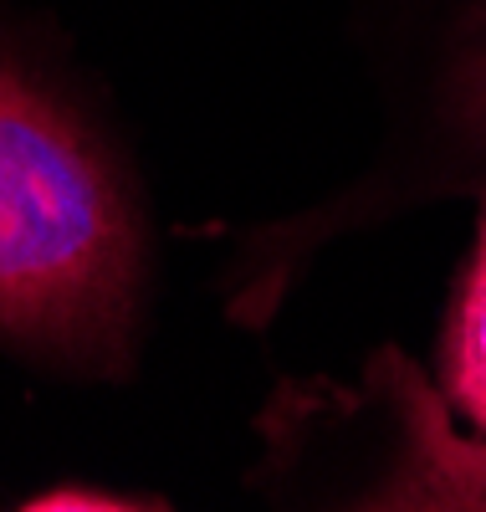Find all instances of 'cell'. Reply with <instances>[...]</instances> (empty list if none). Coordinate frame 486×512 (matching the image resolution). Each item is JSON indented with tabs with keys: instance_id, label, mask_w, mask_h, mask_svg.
I'll return each mask as SVG.
<instances>
[{
	"instance_id": "cell-1",
	"label": "cell",
	"mask_w": 486,
	"mask_h": 512,
	"mask_svg": "<svg viewBox=\"0 0 486 512\" xmlns=\"http://www.w3.org/2000/svg\"><path fill=\"white\" fill-rule=\"evenodd\" d=\"M144 231L87 118L0 52V344L77 374L134 349Z\"/></svg>"
},
{
	"instance_id": "cell-2",
	"label": "cell",
	"mask_w": 486,
	"mask_h": 512,
	"mask_svg": "<svg viewBox=\"0 0 486 512\" xmlns=\"http://www.w3.org/2000/svg\"><path fill=\"white\" fill-rule=\"evenodd\" d=\"M466 169H486V0H476L461 26L456 62L440 93V180H461Z\"/></svg>"
},
{
	"instance_id": "cell-3",
	"label": "cell",
	"mask_w": 486,
	"mask_h": 512,
	"mask_svg": "<svg viewBox=\"0 0 486 512\" xmlns=\"http://www.w3.org/2000/svg\"><path fill=\"white\" fill-rule=\"evenodd\" d=\"M446 400L486 436V216L446 328Z\"/></svg>"
},
{
	"instance_id": "cell-4",
	"label": "cell",
	"mask_w": 486,
	"mask_h": 512,
	"mask_svg": "<svg viewBox=\"0 0 486 512\" xmlns=\"http://www.w3.org/2000/svg\"><path fill=\"white\" fill-rule=\"evenodd\" d=\"M31 507H134V502L108 497V492H52V497H36Z\"/></svg>"
}]
</instances>
